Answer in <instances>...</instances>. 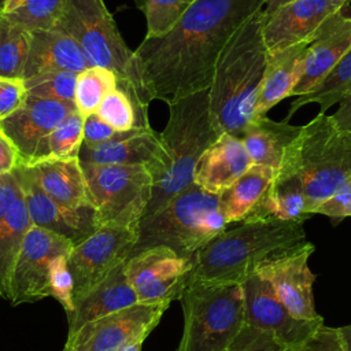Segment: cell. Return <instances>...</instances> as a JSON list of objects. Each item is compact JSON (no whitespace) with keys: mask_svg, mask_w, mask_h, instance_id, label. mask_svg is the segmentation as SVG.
<instances>
[{"mask_svg":"<svg viewBox=\"0 0 351 351\" xmlns=\"http://www.w3.org/2000/svg\"><path fill=\"white\" fill-rule=\"evenodd\" d=\"M351 48V16L330 15L303 52L300 73L291 97L310 92Z\"/></svg>","mask_w":351,"mask_h":351,"instance_id":"ac0fdd59","label":"cell"},{"mask_svg":"<svg viewBox=\"0 0 351 351\" xmlns=\"http://www.w3.org/2000/svg\"><path fill=\"white\" fill-rule=\"evenodd\" d=\"M302 126L288 121H273L266 115L255 118L240 137L252 165L278 169L287 148L299 136Z\"/></svg>","mask_w":351,"mask_h":351,"instance_id":"484cf974","label":"cell"},{"mask_svg":"<svg viewBox=\"0 0 351 351\" xmlns=\"http://www.w3.org/2000/svg\"><path fill=\"white\" fill-rule=\"evenodd\" d=\"M314 250V244L306 240L259 263L255 269V273L271 285L284 306L302 319L321 318L313 298L315 276L308 269V258Z\"/></svg>","mask_w":351,"mask_h":351,"instance_id":"5bb4252c","label":"cell"},{"mask_svg":"<svg viewBox=\"0 0 351 351\" xmlns=\"http://www.w3.org/2000/svg\"><path fill=\"white\" fill-rule=\"evenodd\" d=\"M63 351H69V348H67V347H64V348H63Z\"/></svg>","mask_w":351,"mask_h":351,"instance_id":"db71d44e","label":"cell"},{"mask_svg":"<svg viewBox=\"0 0 351 351\" xmlns=\"http://www.w3.org/2000/svg\"><path fill=\"white\" fill-rule=\"evenodd\" d=\"M307 213L303 180L296 159L288 147L262 200L244 219H282L304 222Z\"/></svg>","mask_w":351,"mask_h":351,"instance_id":"44dd1931","label":"cell"},{"mask_svg":"<svg viewBox=\"0 0 351 351\" xmlns=\"http://www.w3.org/2000/svg\"><path fill=\"white\" fill-rule=\"evenodd\" d=\"M78 159L95 165H145L155 178L162 166L163 148L159 133L144 126L119 132L101 144H82Z\"/></svg>","mask_w":351,"mask_h":351,"instance_id":"ffe728a7","label":"cell"},{"mask_svg":"<svg viewBox=\"0 0 351 351\" xmlns=\"http://www.w3.org/2000/svg\"><path fill=\"white\" fill-rule=\"evenodd\" d=\"M180 302L184 329L177 351H225L245 326L241 284L188 281Z\"/></svg>","mask_w":351,"mask_h":351,"instance_id":"52a82bcc","label":"cell"},{"mask_svg":"<svg viewBox=\"0 0 351 351\" xmlns=\"http://www.w3.org/2000/svg\"><path fill=\"white\" fill-rule=\"evenodd\" d=\"M241 287L245 325L270 335L287 351L302 348L324 325L322 317L318 319L295 317L277 298L271 285L256 273L247 277Z\"/></svg>","mask_w":351,"mask_h":351,"instance_id":"7c38bea8","label":"cell"},{"mask_svg":"<svg viewBox=\"0 0 351 351\" xmlns=\"http://www.w3.org/2000/svg\"><path fill=\"white\" fill-rule=\"evenodd\" d=\"M292 0H266L265 5L262 7V14L263 16H269L270 14H273L278 7L289 3Z\"/></svg>","mask_w":351,"mask_h":351,"instance_id":"7dc6e473","label":"cell"},{"mask_svg":"<svg viewBox=\"0 0 351 351\" xmlns=\"http://www.w3.org/2000/svg\"><path fill=\"white\" fill-rule=\"evenodd\" d=\"M25 3V0H4L3 3V8L0 14H10L14 12L16 8H19L22 4Z\"/></svg>","mask_w":351,"mask_h":351,"instance_id":"681fc988","label":"cell"},{"mask_svg":"<svg viewBox=\"0 0 351 351\" xmlns=\"http://www.w3.org/2000/svg\"><path fill=\"white\" fill-rule=\"evenodd\" d=\"M33 226L16 171L0 176V298L8 299L11 274Z\"/></svg>","mask_w":351,"mask_h":351,"instance_id":"d6986e66","label":"cell"},{"mask_svg":"<svg viewBox=\"0 0 351 351\" xmlns=\"http://www.w3.org/2000/svg\"><path fill=\"white\" fill-rule=\"evenodd\" d=\"M140 219L117 218L99 225L77 243L67 259L74 278V299H80L106 280L133 255Z\"/></svg>","mask_w":351,"mask_h":351,"instance_id":"9c48e42d","label":"cell"},{"mask_svg":"<svg viewBox=\"0 0 351 351\" xmlns=\"http://www.w3.org/2000/svg\"><path fill=\"white\" fill-rule=\"evenodd\" d=\"M182 1H184L186 5H189V4H192V3H193V1H196V0H182Z\"/></svg>","mask_w":351,"mask_h":351,"instance_id":"816d5d0a","label":"cell"},{"mask_svg":"<svg viewBox=\"0 0 351 351\" xmlns=\"http://www.w3.org/2000/svg\"><path fill=\"white\" fill-rule=\"evenodd\" d=\"M81 166L99 225L117 218L141 221L154 185L152 174L145 165L81 162Z\"/></svg>","mask_w":351,"mask_h":351,"instance_id":"30bf717a","label":"cell"},{"mask_svg":"<svg viewBox=\"0 0 351 351\" xmlns=\"http://www.w3.org/2000/svg\"><path fill=\"white\" fill-rule=\"evenodd\" d=\"M332 118L339 128L351 132V90L347 96L339 103L337 110L332 114Z\"/></svg>","mask_w":351,"mask_h":351,"instance_id":"bcb514c9","label":"cell"},{"mask_svg":"<svg viewBox=\"0 0 351 351\" xmlns=\"http://www.w3.org/2000/svg\"><path fill=\"white\" fill-rule=\"evenodd\" d=\"M298 351H344L337 328L322 325L319 330Z\"/></svg>","mask_w":351,"mask_h":351,"instance_id":"ee69618b","label":"cell"},{"mask_svg":"<svg viewBox=\"0 0 351 351\" xmlns=\"http://www.w3.org/2000/svg\"><path fill=\"white\" fill-rule=\"evenodd\" d=\"M136 5L145 16V38H155L169 33L188 8L182 0H136Z\"/></svg>","mask_w":351,"mask_h":351,"instance_id":"d590c367","label":"cell"},{"mask_svg":"<svg viewBox=\"0 0 351 351\" xmlns=\"http://www.w3.org/2000/svg\"><path fill=\"white\" fill-rule=\"evenodd\" d=\"M96 112L117 132L149 126L148 111L141 108L133 97L119 86L104 96Z\"/></svg>","mask_w":351,"mask_h":351,"instance_id":"d6a6232c","label":"cell"},{"mask_svg":"<svg viewBox=\"0 0 351 351\" xmlns=\"http://www.w3.org/2000/svg\"><path fill=\"white\" fill-rule=\"evenodd\" d=\"M118 86L117 75L104 67L90 66L77 77L75 107L84 117L97 111L104 96Z\"/></svg>","mask_w":351,"mask_h":351,"instance_id":"836d02e7","label":"cell"},{"mask_svg":"<svg viewBox=\"0 0 351 351\" xmlns=\"http://www.w3.org/2000/svg\"><path fill=\"white\" fill-rule=\"evenodd\" d=\"M266 0H196L165 36L134 51L151 99L166 104L208 89L215 62L230 37Z\"/></svg>","mask_w":351,"mask_h":351,"instance_id":"6da1fadb","label":"cell"},{"mask_svg":"<svg viewBox=\"0 0 351 351\" xmlns=\"http://www.w3.org/2000/svg\"><path fill=\"white\" fill-rule=\"evenodd\" d=\"M119 132L103 121L97 112L84 117V143L85 145H96L114 138Z\"/></svg>","mask_w":351,"mask_h":351,"instance_id":"7bdbcfd3","label":"cell"},{"mask_svg":"<svg viewBox=\"0 0 351 351\" xmlns=\"http://www.w3.org/2000/svg\"><path fill=\"white\" fill-rule=\"evenodd\" d=\"M170 304L134 303L82 325L67 336L69 351H121L144 343Z\"/></svg>","mask_w":351,"mask_h":351,"instance_id":"8fae6325","label":"cell"},{"mask_svg":"<svg viewBox=\"0 0 351 351\" xmlns=\"http://www.w3.org/2000/svg\"><path fill=\"white\" fill-rule=\"evenodd\" d=\"M27 97L23 78L0 77V121L18 110Z\"/></svg>","mask_w":351,"mask_h":351,"instance_id":"b9f144b4","label":"cell"},{"mask_svg":"<svg viewBox=\"0 0 351 351\" xmlns=\"http://www.w3.org/2000/svg\"><path fill=\"white\" fill-rule=\"evenodd\" d=\"M347 1H348V0H347Z\"/></svg>","mask_w":351,"mask_h":351,"instance_id":"11a10c76","label":"cell"},{"mask_svg":"<svg viewBox=\"0 0 351 351\" xmlns=\"http://www.w3.org/2000/svg\"><path fill=\"white\" fill-rule=\"evenodd\" d=\"M15 171L19 178L29 217L34 226L55 232L69 239L74 245L88 237L99 226L96 211L92 206L71 208L59 204L40 188L27 166L18 165Z\"/></svg>","mask_w":351,"mask_h":351,"instance_id":"2e32d148","label":"cell"},{"mask_svg":"<svg viewBox=\"0 0 351 351\" xmlns=\"http://www.w3.org/2000/svg\"><path fill=\"white\" fill-rule=\"evenodd\" d=\"M337 332L340 335L344 351H351V325L340 326L337 328Z\"/></svg>","mask_w":351,"mask_h":351,"instance_id":"c3c4849f","label":"cell"},{"mask_svg":"<svg viewBox=\"0 0 351 351\" xmlns=\"http://www.w3.org/2000/svg\"><path fill=\"white\" fill-rule=\"evenodd\" d=\"M347 0H292L263 16L262 34L269 55L310 43L322 23L343 10Z\"/></svg>","mask_w":351,"mask_h":351,"instance_id":"9a60e30c","label":"cell"},{"mask_svg":"<svg viewBox=\"0 0 351 351\" xmlns=\"http://www.w3.org/2000/svg\"><path fill=\"white\" fill-rule=\"evenodd\" d=\"M274 169L252 165L234 184L218 195L226 223L244 221L265 196L274 177Z\"/></svg>","mask_w":351,"mask_h":351,"instance_id":"83f0119b","label":"cell"},{"mask_svg":"<svg viewBox=\"0 0 351 351\" xmlns=\"http://www.w3.org/2000/svg\"><path fill=\"white\" fill-rule=\"evenodd\" d=\"M167 106L169 119L159 133L163 160L143 217L155 213L193 184L200 156L222 134L210 111L208 89L182 96Z\"/></svg>","mask_w":351,"mask_h":351,"instance_id":"277c9868","label":"cell"},{"mask_svg":"<svg viewBox=\"0 0 351 351\" xmlns=\"http://www.w3.org/2000/svg\"><path fill=\"white\" fill-rule=\"evenodd\" d=\"M306 240L303 222L274 218L241 221L193 255L188 281L241 284L259 263Z\"/></svg>","mask_w":351,"mask_h":351,"instance_id":"3957f363","label":"cell"},{"mask_svg":"<svg viewBox=\"0 0 351 351\" xmlns=\"http://www.w3.org/2000/svg\"><path fill=\"white\" fill-rule=\"evenodd\" d=\"M193 258L177 255L165 245L148 247L133 252L125 263V273L134 291L145 284L191 271Z\"/></svg>","mask_w":351,"mask_h":351,"instance_id":"f1b7e54d","label":"cell"},{"mask_svg":"<svg viewBox=\"0 0 351 351\" xmlns=\"http://www.w3.org/2000/svg\"><path fill=\"white\" fill-rule=\"evenodd\" d=\"M69 255H58L49 266V291L70 315L75 308L74 278L69 266Z\"/></svg>","mask_w":351,"mask_h":351,"instance_id":"74e56055","label":"cell"},{"mask_svg":"<svg viewBox=\"0 0 351 351\" xmlns=\"http://www.w3.org/2000/svg\"><path fill=\"white\" fill-rule=\"evenodd\" d=\"M77 77L78 73L63 70L41 73L23 80L27 89V95L75 104L74 100Z\"/></svg>","mask_w":351,"mask_h":351,"instance_id":"e575fe53","label":"cell"},{"mask_svg":"<svg viewBox=\"0 0 351 351\" xmlns=\"http://www.w3.org/2000/svg\"><path fill=\"white\" fill-rule=\"evenodd\" d=\"M226 228L218 195L193 182L155 213L141 218L134 252L165 245L181 258L191 259Z\"/></svg>","mask_w":351,"mask_h":351,"instance_id":"8992f818","label":"cell"},{"mask_svg":"<svg viewBox=\"0 0 351 351\" xmlns=\"http://www.w3.org/2000/svg\"><path fill=\"white\" fill-rule=\"evenodd\" d=\"M189 273L181 276L167 277L159 281L145 284L136 289L137 299L140 303H166L170 304L173 300H180L184 288L186 287Z\"/></svg>","mask_w":351,"mask_h":351,"instance_id":"f35d334b","label":"cell"},{"mask_svg":"<svg viewBox=\"0 0 351 351\" xmlns=\"http://www.w3.org/2000/svg\"><path fill=\"white\" fill-rule=\"evenodd\" d=\"M19 165V155L12 141L0 129V176L12 173Z\"/></svg>","mask_w":351,"mask_h":351,"instance_id":"f6af8a7d","label":"cell"},{"mask_svg":"<svg viewBox=\"0 0 351 351\" xmlns=\"http://www.w3.org/2000/svg\"><path fill=\"white\" fill-rule=\"evenodd\" d=\"M310 43H300L274 55H269L267 69L259 90L255 115H266L281 100L291 97L300 73L303 52Z\"/></svg>","mask_w":351,"mask_h":351,"instance_id":"4316f807","label":"cell"},{"mask_svg":"<svg viewBox=\"0 0 351 351\" xmlns=\"http://www.w3.org/2000/svg\"><path fill=\"white\" fill-rule=\"evenodd\" d=\"M25 166L30 169L40 188L59 204L71 208L92 206L78 158L45 159Z\"/></svg>","mask_w":351,"mask_h":351,"instance_id":"cb8c5ba5","label":"cell"},{"mask_svg":"<svg viewBox=\"0 0 351 351\" xmlns=\"http://www.w3.org/2000/svg\"><path fill=\"white\" fill-rule=\"evenodd\" d=\"M73 247L74 244L69 239L33 225L26 233L16 258L7 300L12 306H18L51 296V262L58 255H69Z\"/></svg>","mask_w":351,"mask_h":351,"instance_id":"4fadbf2b","label":"cell"},{"mask_svg":"<svg viewBox=\"0 0 351 351\" xmlns=\"http://www.w3.org/2000/svg\"><path fill=\"white\" fill-rule=\"evenodd\" d=\"M3 3H4V0H0V12H1V8H3Z\"/></svg>","mask_w":351,"mask_h":351,"instance_id":"f5cc1de1","label":"cell"},{"mask_svg":"<svg viewBox=\"0 0 351 351\" xmlns=\"http://www.w3.org/2000/svg\"><path fill=\"white\" fill-rule=\"evenodd\" d=\"M141 347H143V343H134L132 346H128V347L122 348L121 351H141Z\"/></svg>","mask_w":351,"mask_h":351,"instance_id":"f907efd6","label":"cell"},{"mask_svg":"<svg viewBox=\"0 0 351 351\" xmlns=\"http://www.w3.org/2000/svg\"><path fill=\"white\" fill-rule=\"evenodd\" d=\"M351 90V48L337 62V64L307 93L296 96L291 103L288 121L300 107L315 103L319 106V112H326L335 104H339Z\"/></svg>","mask_w":351,"mask_h":351,"instance_id":"f546056e","label":"cell"},{"mask_svg":"<svg viewBox=\"0 0 351 351\" xmlns=\"http://www.w3.org/2000/svg\"><path fill=\"white\" fill-rule=\"evenodd\" d=\"M67 1L69 0H25L19 8L5 14V16L23 25L29 30L49 29L58 23Z\"/></svg>","mask_w":351,"mask_h":351,"instance_id":"8d00e7d4","label":"cell"},{"mask_svg":"<svg viewBox=\"0 0 351 351\" xmlns=\"http://www.w3.org/2000/svg\"><path fill=\"white\" fill-rule=\"evenodd\" d=\"M310 214H321L329 217L335 223L347 217H351V181L337 189L328 199L315 204L310 210Z\"/></svg>","mask_w":351,"mask_h":351,"instance_id":"60d3db41","label":"cell"},{"mask_svg":"<svg viewBox=\"0 0 351 351\" xmlns=\"http://www.w3.org/2000/svg\"><path fill=\"white\" fill-rule=\"evenodd\" d=\"M84 143V115L74 110L70 112L38 145L33 159L36 163L45 159L78 158Z\"/></svg>","mask_w":351,"mask_h":351,"instance_id":"4dcf8cb0","label":"cell"},{"mask_svg":"<svg viewBox=\"0 0 351 351\" xmlns=\"http://www.w3.org/2000/svg\"><path fill=\"white\" fill-rule=\"evenodd\" d=\"M251 166L252 162L241 138L222 133L200 156L193 182L210 193L219 195Z\"/></svg>","mask_w":351,"mask_h":351,"instance_id":"7402d4cb","label":"cell"},{"mask_svg":"<svg viewBox=\"0 0 351 351\" xmlns=\"http://www.w3.org/2000/svg\"><path fill=\"white\" fill-rule=\"evenodd\" d=\"M74 110L75 104L27 95L23 104L0 121V129L12 141L19 165H27L41 141Z\"/></svg>","mask_w":351,"mask_h":351,"instance_id":"e0dca14e","label":"cell"},{"mask_svg":"<svg viewBox=\"0 0 351 351\" xmlns=\"http://www.w3.org/2000/svg\"><path fill=\"white\" fill-rule=\"evenodd\" d=\"M32 30L0 14V77L23 78Z\"/></svg>","mask_w":351,"mask_h":351,"instance_id":"1f68e13d","label":"cell"},{"mask_svg":"<svg viewBox=\"0 0 351 351\" xmlns=\"http://www.w3.org/2000/svg\"><path fill=\"white\" fill-rule=\"evenodd\" d=\"M262 10L251 16L222 48L208 86L210 111L221 133L241 137L256 118L259 90L267 69Z\"/></svg>","mask_w":351,"mask_h":351,"instance_id":"7a4b0ae2","label":"cell"},{"mask_svg":"<svg viewBox=\"0 0 351 351\" xmlns=\"http://www.w3.org/2000/svg\"><path fill=\"white\" fill-rule=\"evenodd\" d=\"M90 67L77 41L53 26L32 30L29 56L23 70V78L48 71L81 73Z\"/></svg>","mask_w":351,"mask_h":351,"instance_id":"603a6c76","label":"cell"},{"mask_svg":"<svg viewBox=\"0 0 351 351\" xmlns=\"http://www.w3.org/2000/svg\"><path fill=\"white\" fill-rule=\"evenodd\" d=\"M56 27L70 34L90 66L111 70L118 86L144 110L152 101L137 64L134 51L123 41L103 0H69Z\"/></svg>","mask_w":351,"mask_h":351,"instance_id":"5b68a950","label":"cell"},{"mask_svg":"<svg viewBox=\"0 0 351 351\" xmlns=\"http://www.w3.org/2000/svg\"><path fill=\"white\" fill-rule=\"evenodd\" d=\"M225 351H287L270 335L245 325Z\"/></svg>","mask_w":351,"mask_h":351,"instance_id":"ab89813d","label":"cell"},{"mask_svg":"<svg viewBox=\"0 0 351 351\" xmlns=\"http://www.w3.org/2000/svg\"><path fill=\"white\" fill-rule=\"evenodd\" d=\"M137 302V293L126 277L123 263L90 292L75 300V308L69 315V335L77 332L86 322Z\"/></svg>","mask_w":351,"mask_h":351,"instance_id":"d4e9b609","label":"cell"},{"mask_svg":"<svg viewBox=\"0 0 351 351\" xmlns=\"http://www.w3.org/2000/svg\"><path fill=\"white\" fill-rule=\"evenodd\" d=\"M289 148L303 180L308 214L351 181V132L339 128L332 115L319 112L303 125Z\"/></svg>","mask_w":351,"mask_h":351,"instance_id":"ba28073f","label":"cell"}]
</instances>
